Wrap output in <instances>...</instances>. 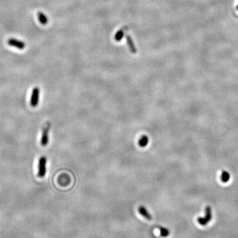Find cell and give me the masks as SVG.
<instances>
[{"label":"cell","instance_id":"1","mask_svg":"<svg viewBox=\"0 0 238 238\" xmlns=\"http://www.w3.org/2000/svg\"><path fill=\"white\" fill-rule=\"evenodd\" d=\"M205 211H206L205 216L204 218L200 217L197 219L198 222L202 225H207L208 223L211 220V219H212V213H211L210 207H207V208H206Z\"/></svg>","mask_w":238,"mask_h":238},{"label":"cell","instance_id":"2","mask_svg":"<svg viewBox=\"0 0 238 238\" xmlns=\"http://www.w3.org/2000/svg\"><path fill=\"white\" fill-rule=\"evenodd\" d=\"M7 44H8L10 46H13V47L19 49V50H23V49L25 48L26 46L23 41H21L20 40H18V39L13 38L8 39V40H7Z\"/></svg>","mask_w":238,"mask_h":238},{"label":"cell","instance_id":"3","mask_svg":"<svg viewBox=\"0 0 238 238\" xmlns=\"http://www.w3.org/2000/svg\"><path fill=\"white\" fill-rule=\"evenodd\" d=\"M46 159L45 157H41L38 163V175L40 177H44L46 173Z\"/></svg>","mask_w":238,"mask_h":238},{"label":"cell","instance_id":"4","mask_svg":"<svg viewBox=\"0 0 238 238\" xmlns=\"http://www.w3.org/2000/svg\"><path fill=\"white\" fill-rule=\"evenodd\" d=\"M39 93H40V91H39L38 87L34 88L31 98V105L32 107H35L38 105L39 101Z\"/></svg>","mask_w":238,"mask_h":238},{"label":"cell","instance_id":"5","mask_svg":"<svg viewBox=\"0 0 238 238\" xmlns=\"http://www.w3.org/2000/svg\"><path fill=\"white\" fill-rule=\"evenodd\" d=\"M50 130V124H48L47 126L44 129L41 138V145L46 146L48 142V132Z\"/></svg>","mask_w":238,"mask_h":238},{"label":"cell","instance_id":"6","mask_svg":"<svg viewBox=\"0 0 238 238\" xmlns=\"http://www.w3.org/2000/svg\"><path fill=\"white\" fill-rule=\"evenodd\" d=\"M37 16L39 22H40L42 24L45 25V24L48 23V19L47 18V17L46 16V15L44 14L43 12H38Z\"/></svg>","mask_w":238,"mask_h":238},{"label":"cell","instance_id":"7","mask_svg":"<svg viewBox=\"0 0 238 238\" xmlns=\"http://www.w3.org/2000/svg\"><path fill=\"white\" fill-rule=\"evenodd\" d=\"M139 212H140V214L142 216H143L144 218H146V219H148V220L151 219L150 214H149L148 211H147V210L144 207H140L139 208Z\"/></svg>","mask_w":238,"mask_h":238},{"label":"cell","instance_id":"8","mask_svg":"<svg viewBox=\"0 0 238 238\" xmlns=\"http://www.w3.org/2000/svg\"><path fill=\"white\" fill-rule=\"evenodd\" d=\"M149 138L147 136H142L139 140V146L140 147H145L148 145Z\"/></svg>","mask_w":238,"mask_h":238},{"label":"cell","instance_id":"9","mask_svg":"<svg viewBox=\"0 0 238 238\" xmlns=\"http://www.w3.org/2000/svg\"><path fill=\"white\" fill-rule=\"evenodd\" d=\"M230 174L227 171H223L221 175V181L224 183H226L230 180Z\"/></svg>","mask_w":238,"mask_h":238},{"label":"cell","instance_id":"10","mask_svg":"<svg viewBox=\"0 0 238 238\" xmlns=\"http://www.w3.org/2000/svg\"><path fill=\"white\" fill-rule=\"evenodd\" d=\"M161 234L163 237H166L169 235V232L166 229H164V228H161Z\"/></svg>","mask_w":238,"mask_h":238},{"label":"cell","instance_id":"11","mask_svg":"<svg viewBox=\"0 0 238 238\" xmlns=\"http://www.w3.org/2000/svg\"><path fill=\"white\" fill-rule=\"evenodd\" d=\"M237 9H238V6H237Z\"/></svg>","mask_w":238,"mask_h":238}]
</instances>
